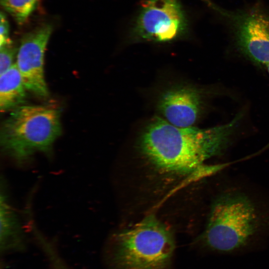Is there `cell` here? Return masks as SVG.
<instances>
[{
  "label": "cell",
  "instance_id": "6da1fadb",
  "mask_svg": "<svg viewBox=\"0 0 269 269\" xmlns=\"http://www.w3.org/2000/svg\"><path fill=\"white\" fill-rule=\"evenodd\" d=\"M242 116L239 113L226 124L206 129L178 127L156 117L141 133L139 148L159 170L190 173L227 146Z\"/></svg>",
  "mask_w": 269,
  "mask_h": 269
},
{
  "label": "cell",
  "instance_id": "7a4b0ae2",
  "mask_svg": "<svg viewBox=\"0 0 269 269\" xmlns=\"http://www.w3.org/2000/svg\"><path fill=\"white\" fill-rule=\"evenodd\" d=\"M60 118V109L51 105H23L13 110L0 128L2 152L19 165L37 152L49 156L62 133Z\"/></svg>",
  "mask_w": 269,
  "mask_h": 269
},
{
  "label": "cell",
  "instance_id": "3957f363",
  "mask_svg": "<svg viewBox=\"0 0 269 269\" xmlns=\"http://www.w3.org/2000/svg\"><path fill=\"white\" fill-rule=\"evenodd\" d=\"M174 250L171 231L149 215L116 235L112 263L115 269H166Z\"/></svg>",
  "mask_w": 269,
  "mask_h": 269
},
{
  "label": "cell",
  "instance_id": "277c9868",
  "mask_svg": "<svg viewBox=\"0 0 269 269\" xmlns=\"http://www.w3.org/2000/svg\"><path fill=\"white\" fill-rule=\"evenodd\" d=\"M259 218L251 200L243 194L226 192L213 203L202 235L205 245L219 253L245 246L259 227Z\"/></svg>",
  "mask_w": 269,
  "mask_h": 269
},
{
  "label": "cell",
  "instance_id": "5b68a950",
  "mask_svg": "<svg viewBox=\"0 0 269 269\" xmlns=\"http://www.w3.org/2000/svg\"><path fill=\"white\" fill-rule=\"evenodd\" d=\"M222 20L237 49L251 61L269 63V12L259 4L237 10L225 9L203 0Z\"/></svg>",
  "mask_w": 269,
  "mask_h": 269
},
{
  "label": "cell",
  "instance_id": "8992f818",
  "mask_svg": "<svg viewBox=\"0 0 269 269\" xmlns=\"http://www.w3.org/2000/svg\"><path fill=\"white\" fill-rule=\"evenodd\" d=\"M188 23L180 0H145L130 31L133 40L171 42L184 36Z\"/></svg>",
  "mask_w": 269,
  "mask_h": 269
},
{
  "label": "cell",
  "instance_id": "52a82bcc",
  "mask_svg": "<svg viewBox=\"0 0 269 269\" xmlns=\"http://www.w3.org/2000/svg\"><path fill=\"white\" fill-rule=\"evenodd\" d=\"M52 31L44 24L24 35L16 53V65L27 91L42 99L49 97L44 70V54Z\"/></svg>",
  "mask_w": 269,
  "mask_h": 269
},
{
  "label": "cell",
  "instance_id": "ba28073f",
  "mask_svg": "<svg viewBox=\"0 0 269 269\" xmlns=\"http://www.w3.org/2000/svg\"><path fill=\"white\" fill-rule=\"evenodd\" d=\"M199 89L178 86L165 91L160 96L157 108L164 119L176 127H192L202 108L203 98Z\"/></svg>",
  "mask_w": 269,
  "mask_h": 269
},
{
  "label": "cell",
  "instance_id": "9c48e42d",
  "mask_svg": "<svg viewBox=\"0 0 269 269\" xmlns=\"http://www.w3.org/2000/svg\"><path fill=\"white\" fill-rule=\"evenodd\" d=\"M0 251L5 254L20 251L25 248V240L19 220L8 202L4 188H1L0 200Z\"/></svg>",
  "mask_w": 269,
  "mask_h": 269
},
{
  "label": "cell",
  "instance_id": "30bf717a",
  "mask_svg": "<svg viewBox=\"0 0 269 269\" xmlns=\"http://www.w3.org/2000/svg\"><path fill=\"white\" fill-rule=\"evenodd\" d=\"M0 109L13 110L23 105L26 89L15 63L0 75Z\"/></svg>",
  "mask_w": 269,
  "mask_h": 269
},
{
  "label": "cell",
  "instance_id": "8fae6325",
  "mask_svg": "<svg viewBox=\"0 0 269 269\" xmlns=\"http://www.w3.org/2000/svg\"><path fill=\"white\" fill-rule=\"evenodd\" d=\"M39 0H1L0 4L19 24H23L35 10Z\"/></svg>",
  "mask_w": 269,
  "mask_h": 269
},
{
  "label": "cell",
  "instance_id": "7c38bea8",
  "mask_svg": "<svg viewBox=\"0 0 269 269\" xmlns=\"http://www.w3.org/2000/svg\"><path fill=\"white\" fill-rule=\"evenodd\" d=\"M37 240L48 259L50 269H71L64 263V260L50 242L42 235L38 236Z\"/></svg>",
  "mask_w": 269,
  "mask_h": 269
},
{
  "label": "cell",
  "instance_id": "4fadbf2b",
  "mask_svg": "<svg viewBox=\"0 0 269 269\" xmlns=\"http://www.w3.org/2000/svg\"><path fill=\"white\" fill-rule=\"evenodd\" d=\"M17 51L12 43L0 47V75L13 65V61Z\"/></svg>",
  "mask_w": 269,
  "mask_h": 269
},
{
  "label": "cell",
  "instance_id": "5bb4252c",
  "mask_svg": "<svg viewBox=\"0 0 269 269\" xmlns=\"http://www.w3.org/2000/svg\"><path fill=\"white\" fill-rule=\"evenodd\" d=\"M9 26L5 14L0 12V47L12 43L9 38Z\"/></svg>",
  "mask_w": 269,
  "mask_h": 269
},
{
  "label": "cell",
  "instance_id": "9a60e30c",
  "mask_svg": "<svg viewBox=\"0 0 269 269\" xmlns=\"http://www.w3.org/2000/svg\"><path fill=\"white\" fill-rule=\"evenodd\" d=\"M266 67H267V68L268 72H269V63L268 64V65L266 66Z\"/></svg>",
  "mask_w": 269,
  "mask_h": 269
}]
</instances>
